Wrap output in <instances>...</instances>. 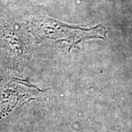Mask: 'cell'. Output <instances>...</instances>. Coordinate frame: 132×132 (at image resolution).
<instances>
[{"instance_id":"1","label":"cell","mask_w":132,"mask_h":132,"mask_svg":"<svg viewBox=\"0 0 132 132\" xmlns=\"http://www.w3.org/2000/svg\"><path fill=\"white\" fill-rule=\"evenodd\" d=\"M34 32L37 37L42 39L60 40L73 44L90 38H104L106 35L105 29L102 26L84 29L68 26L48 18L35 23Z\"/></svg>"}]
</instances>
